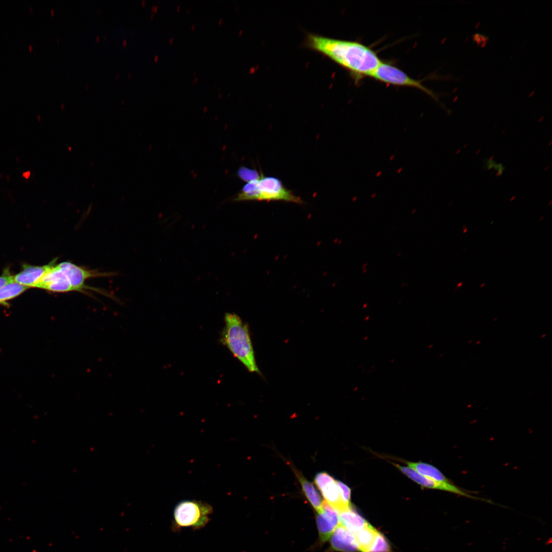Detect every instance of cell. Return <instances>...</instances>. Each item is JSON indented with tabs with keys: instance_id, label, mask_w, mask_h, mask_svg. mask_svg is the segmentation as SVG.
<instances>
[{
	"instance_id": "cell-14",
	"label": "cell",
	"mask_w": 552,
	"mask_h": 552,
	"mask_svg": "<svg viewBox=\"0 0 552 552\" xmlns=\"http://www.w3.org/2000/svg\"><path fill=\"white\" fill-rule=\"evenodd\" d=\"M378 531L370 523L363 529L354 534L357 542L359 550L369 552Z\"/></svg>"
},
{
	"instance_id": "cell-27",
	"label": "cell",
	"mask_w": 552,
	"mask_h": 552,
	"mask_svg": "<svg viewBox=\"0 0 552 552\" xmlns=\"http://www.w3.org/2000/svg\"><path fill=\"white\" fill-rule=\"evenodd\" d=\"M158 56H156L155 57V58H154V59H155V60H157V59H158Z\"/></svg>"
},
{
	"instance_id": "cell-23",
	"label": "cell",
	"mask_w": 552,
	"mask_h": 552,
	"mask_svg": "<svg viewBox=\"0 0 552 552\" xmlns=\"http://www.w3.org/2000/svg\"><path fill=\"white\" fill-rule=\"evenodd\" d=\"M173 41H174V38H173V37H171V38H170L169 39V43H173Z\"/></svg>"
},
{
	"instance_id": "cell-7",
	"label": "cell",
	"mask_w": 552,
	"mask_h": 552,
	"mask_svg": "<svg viewBox=\"0 0 552 552\" xmlns=\"http://www.w3.org/2000/svg\"><path fill=\"white\" fill-rule=\"evenodd\" d=\"M58 265L68 278L74 290L77 291L83 292L84 289H90L85 284L89 278L111 275L110 273L86 269L71 262H63Z\"/></svg>"
},
{
	"instance_id": "cell-2",
	"label": "cell",
	"mask_w": 552,
	"mask_h": 552,
	"mask_svg": "<svg viewBox=\"0 0 552 552\" xmlns=\"http://www.w3.org/2000/svg\"><path fill=\"white\" fill-rule=\"evenodd\" d=\"M220 341L250 372L260 373L246 324L235 313H226Z\"/></svg>"
},
{
	"instance_id": "cell-4",
	"label": "cell",
	"mask_w": 552,
	"mask_h": 552,
	"mask_svg": "<svg viewBox=\"0 0 552 552\" xmlns=\"http://www.w3.org/2000/svg\"><path fill=\"white\" fill-rule=\"evenodd\" d=\"M370 77L377 81L388 84L418 88L434 99H438L435 94L420 81L409 77L401 70L388 62L381 61Z\"/></svg>"
},
{
	"instance_id": "cell-8",
	"label": "cell",
	"mask_w": 552,
	"mask_h": 552,
	"mask_svg": "<svg viewBox=\"0 0 552 552\" xmlns=\"http://www.w3.org/2000/svg\"><path fill=\"white\" fill-rule=\"evenodd\" d=\"M317 513L316 524L319 537L322 542H325L330 538L339 524V513L324 500L321 510Z\"/></svg>"
},
{
	"instance_id": "cell-18",
	"label": "cell",
	"mask_w": 552,
	"mask_h": 552,
	"mask_svg": "<svg viewBox=\"0 0 552 552\" xmlns=\"http://www.w3.org/2000/svg\"><path fill=\"white\" fill-rule=\"evenodd\" d=\"M262 172L260 173L254 169H249L245 167H241L238 171V176L243 180L248 182L249 181L259 179Z\"/></svg>"
},
{
	"instance_id": "cell-1",
	"label": "cell",
	"mask_w": 552,
	"mask_h": 552,
	"mask_svg": "<svg viewBox=\"0 0 552 552\" xmlns=\"http://www.w3.org/2000/svg\"><path fill=\"white\" fill-rule=\"evenodd\" d=\"M306 45L347 70L355 80L370 77L381 62L374 50L358 41L309 33Z\"/></svg>"
},
{
	"instance_id": "cell-10",
	"label": "cell",
	"mask_w": 552,
	"mask_h": 552,
	"mask_svg": "<svg viewBox=\"0 0 552 552\" xmlns=\"http://www.w3.org/2000/svg\"><path fill=\"white\" fill-rule=\"evenodd\" d=\"M56 260L41 266L23 265L22 270L14 277V281L27 287H36L43 276L55 265Z\"/></svg>"
},
{
	"instance_id": "cell-11",
	"label": "cell",
	"mask_w": 552,
	"mask_h": 552,
	"mask_svg": "<svg viewBox=\"0 0 552 552\" xmlns=\"http://www.w3.org/2000/svg\"><path fill=\"white\" fill-rule=\"evenodd\" d=\"M331 536V545L334 550L342 552L359 550L354 535L340 524L338 525Z\"/></svg>"
},
{
	"instance_id": "cell-6",
	"label": "cell",
	"mask_w": 552,
	"mask_h": 552,
	"mask_svg": "<svg viewBox=\"0 0 552 552\" xmlns=\"http://www.w3.org/2000/svg\"><path fill=\"white\" fill-rule=\"evenodd\" d=\"M394 465L405 475L422 487L441 490L474 499L485 500V499H482V498L471 495L469 491L459 487L453 482L448 484L441 483L420 474L409 467L401 466L398 464Z\"/></svg>"
},
{
	"instance_id": "cell-13",
	"label": "cell",
	"mask_w": 552,
	"mask_h": 552,
	"mask_svg": "<svg viewBox=\"0 0 552 552\" xmlns=\"http://www.w3.org/2000/svg\"><path fill=\"white\" fill-rule=\"evenodd\" d=\"M409 467L415 470L420 474L438 482L448 484L452 481L434 466L424 463H406Z\"/></svg>"
},
{
	"instance_id": "cell-5",
	"label": "cell",
	"mask_w": 552,
	"mask_h": 552,
	"mask_svg": "<svg viewBox=\"0 0 552 552\" xmlns=\"http://www.w3.org/2000/svg\"><path fill=\"white\" fill-rule=\"evenodd\" d=\"M256 200L284 201L298 204L304 202L300 197L286 188L280 179L273 176H264L263 174L257 181Z\"/></svg>"
},
{
	"instance_id": "cell-22",
	"label": "cell",
	"mask_w": 552,
	"mask_h": 552,
	"mask_svg": "<svg viewBox=\"0 0 552 552\" xmlns=\"http://www.w3.org/2000/svg\"><path fill=\"white\" fill-rule=\"evenodd\" d=\"M198 78L197 77H195L194 79V80H193L192 83L194 84V83H196L198 81Z\"/></svg>"
},
{
	"instance_id": "cell-3",
	"label": "cell",
	"mask_w": 552,
	"mask_h": 552,
	"mask_svg": "<svg viewBox=\"0 0 552 552\" xmlns=\"http://www.w3.org/2000/svg\"><path fill=\"white\" fill-rule=\"evenodd\" d=\"M212 513V507L207 503L196 500L180 501L174 510L172 530L176 532L182 527L200 529L208 523Z\"/></svg>"
},
{
	"instance_id": "cell-15",
	"label": "cell",
	"mask_w": 552,
	"mask_h": 552,
	"mask_svg": "<svg viewBox=\"0 0 552 552\" xmlns=\"http://www.w3.org/2000/svg\"><path fill=\"white\" fill-rule=\"evenodd\" d=\"M301 485L303 492L312 507L318 513L322 508L323 501L320 496L313 485L306 479L302 475L296 473Z\"/></svg>"
},
{
	"instance_id": "cell-26",
	"label": "cell",
	"mask_w": 552,
	"mask_h": 552,
	"mask_svg": "<svg viewBox=\"0 0 552 552\" xmlns=\"http://www.w3.org/2000/svg\"><path fill=\"white\" fill-rule=\"evenodd\" d=\"M195 26H195V24H193V25H192L191 26V29H192V30H193V29H194L195 28Z\"/></svg>"
},
{
	"instance_id": "cell-29",
	"label": "cell",
	"mask_w": 552,
	"mask_h": 552,
	"mask_svg": "<svg viewBox=\"0 0 552 552\" xmlns=\"http://www.w3.org/2000/svg\"><path fill=\"white\" fill-rule=\"evenodd\" d=\"M484 285H485V284H482V285H481L480 286V287H484Z\"/></svg>"
},
{
	"instance_id": "cell-20",
	"label": "cell",
	"mask_w": 552,
	"mask_h": 552,
	"mask_svg": "<svg viewBox=\"0 0 552 552\" xmlns=\"http://www.w3.org/2000/svg\"><path fill=\"white\" fill-rule=\"evenodd\" d=\"M13 282H14V277L10 274L8 270H5L4 273L0 277V289Z\"/></svg>"
},
{
	"instance_id": "cell-12",
	"label": "cell",
	"mask_w": 552,
	"mask_h": 552,
	"mask_svg": "<svg viewBox=\"0 0 552 552\" xmlns=\"http://www.w3.org/2000/svg\"><path fill=\"white\" fill-rule=\"evenodd\" d=\"M340 524L353 534L360 531L369 523L351 507L344 510L339 514Z\"/></svg>"
},
{
	"instance_id": "cell-21",
	"label": "cell",
	"mask_w": 552,
	"mask_h": 552,
	"mask_svg": "<svg viewBox=\"0 0 552 552\" xmlns=\"http://www.w3.org/2000/svg\"><path fill=\"white\" fill-rule=\"evenodd\" d=\"M30 176V172L27 171L23 173V176L26 178H28Z\"/></svg>"
},
{
	"instance_id": "cell-17",
	"label": "cell",
	"mask_w": 552,
	"mask_h": 552,
	"mask_svg": "<svg viewBox=\"0 0 552 552\" xmlns=\"http://www.w3.org/2000/svg\"><path fill=\"white\" fill-rule=\"evenodd\" d=\"M369 552H391L387 540L380 532H378Z\"/></svg>"
},
{
	"instance_id": "cell-25",
	"label": "cell",
	"mask_w": 552,
	"mask_h": 552,
	"mask_svg": "<svg viewBox=\"0 0 552 552\" xmlns=\"http://www.w3.org/2000/svg\"><path fill=\"white\" fill-rule=\"evenodd\" d=\"M180 5H178V6H177V7H176V10H177V11H178L179 10V9H180Z\"/></svg>"
},
{
	"instance_id": "cell-24",
	"label": "cell",
	"mask_w": 552,
	"mask_h": 552,
	"mask_svg": "<svg viewBox=\"0 0 552 552\" xmlns=\"http://www.w3.org/2000/svg\"><path fill=\"white\" fill-rule=\"evenodd\" d=\"M222 20H223V19H222V18H220V19L219 20V21H218V24H219V25H220V24H221L222 23Z\"/></svg>"
},
{
	"instance_id": "cell-9",
	"label": "cell",
	"mask_w": 552,
	"mask_h": 552,
	"mask_svg": "<svg viewBox=\"0 0 552 552\" xmlns=\"http://www.w3.org/2000/svg\"><path fill=\"white\" fill-rule=\"evenodd\" d=\"M316 486L323 495L325 500L339 513L349 508L342 502L336 480L330 475L321 478L316 483Z\"/></svg>"
},
{
	"instance_id": "cell-30",
	"label": "cell",
	"mask_w": 552,
	"mask_h": 552,
	"mask_svg": "<svg viewBox=\"0 0 552 552\" xmlns=\"http://www.w3.org/2000/svg\"><path fill=\"white\" fill-rule=\"evenodd\" d=\"M193 75H194V76H195V75H196V72H193Z\"/></svg>"
},
{
	"instance_id": "cell-16",
	"label": "cell",
	"mask_w": 552,
	"mask_h": 552,
	"mask_svg": "<svg viewBox=\"0 0 552 552\" xmlns=\"http://www.w3.org/2000/svg\"><path fill=\"white\" fill-rule=\"evenodd\" d=\"M28 288L27 286L14 282L7 284L0 289V303L16 297Z\"/></svg>"
},
{
	"instance_id": "cell-31",
	"label": "cell",
	"mask_w": 552,
	"mask_h": 552,
	"mask_svg": "<svg viewBox=\"0 0 552 552\" xmlns=\"http://www.w3.org/2000/svg\"><path fill=\"white\" fill-rule=\"evenodd\" d=\"M220 88H221V87H219V88H218V91H220Z\"/></svg>"
},
{
	"instance_id": "cell-28",
	"label": "cell",
	"mask_w": 552,
	"mask_h": 552,
	"mask_svg": "<svg viewBox=\"0 0 552 552\" xmlns=\"http://www.w3.org/2000/svg\"><path fill=\"white\" fill-rule=\"evenodd\" d=\"M190 8H188V9H187V13H189V12H190Z\"/></svg>"
},
{
	"instance_id": "cell-19",
	"label": "cell",
	"mask_w": 552,
	"mask_h": 552,
	"mask_svg": "<svg viewBox=\"0 0 552 552\" xmlns=\"http://www.w3.org/2000/svg\"><path fill=\"white\" fill-rule=\"evenodd\" d=\"M336 483L339 489L342 502L346 507L349 508L351 506L350 504V488L340 481L336 480Z\"/></svg>"
}]
</instances>
